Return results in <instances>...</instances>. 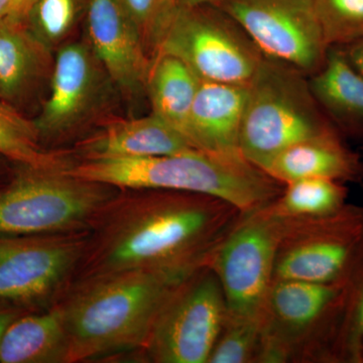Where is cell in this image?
Masks as SVG:
<instances>
[{"mask_svg": "<svg viewBox=\"0 0 363 363\" xmlns=\"http://www.w3.org/2000/svg\"><path fill=\"white\" fill-rule=\"evenodd\" d=\"M0 155L18 166L38 169L63 171L73 164L65 152L45 149L33 121L6 101H0Z\"/></svg>", "mask_w": 363, "mask_h": 363, "instance_id": "cell-22", "label": "cell"}, {"mask_svg": "<svg viewBox=\"0 0 363 363\" xmlns=\"http://www.w3.org/2000/svg\"><path fill=\"white\" fill-rule=\"evenodd\" d=\"M159 52L182 60L202 81L238 85H248L264 57L245 30L213 4L179 6Z\"/></svg>", "mask_w": 363, "mask_h": 363, "instance_id": "cell-7", "label": "cell"}, {"mask_svg": "<svg viewBox=\"0 0 363 363\" xmlns=\"http://www.w3.org/2000/svg\"><path fill=\"white\" fill-rule=\"evenodd\" d=\"M89 231L0 236V301L51 308L73 283Z\"/></svg>", "mask_w": 363, "mask_h": 363, "instance_id": "cell-11", "label": "cell"}, {"mask_svg": "<svg viewBox=\"0 0 363 363\" xmlns=\"http://www.w3.org/2000/svg\"><path fill=\"white\" fill-rule=\"evenodd\" d=\"M267 58L310 77L323 66L330 48L325 42L315 0H218Z\"/></svg>", "mask_w": 363, "mask_h": 363, "instance_id": "cell-12", "label": "cell"}, {"mask_svg": "<svg viewBox=\"0 0 363 363\" xmlns=\"http://www.w3.org/2000/svg\"><path fill=\"white\" fill-rule=\"evenodd\" d=\"M48 48L33 35L28 21L0 20V96L14 101L26 94L50 65Z\"/></svg>", "mask_w": 363, "mask_h": 363, "instance_id": "cell-20", "label": "cell"}, {"mask_svg": "<svg viewBox=\"0 0 363 363\" xmlns=\"http://www.w3.org/2000/svg\"><path fill=\"white\" fill-rule=\"evenodd\" d=\"M118 190L67 169L21 166L13 180L0 187V236L89 231Z\"/></svg>", "mask_w": 363, "mask_h": 363, "instance_id": "cell-5", "label": "cell"}, {"mask_svg": "<svg viewBox=\"0 0 363 363\" xmlns=\"http://www.w3.org/2000/svg\"><path fill=\"white\" fill-rule=\"evenodd\" d=\"M247 85L202 81L185 130L190 145L206 152H240Z\"/></svg>", "mask_w": 363, "mask_h": 363, "instance_id": "cell-16", "label": "cell"}, {"mask_svg": "<svg viewBox=\"0 0 363 363\" xmlns=\"http://www.w3.org/2000/svg\"><path fill=\"white\" fill-rule=\"evenodd\" d=\"M190 276L126 269L75 279L55 304L70 342L68 363L140 353L162 308Z\"/></svg>", "mask_w": 363, "mask_h": 363, "instance_id": "cell-2", "label": "cell"}, {"mask_svg": "<svg viewBox=\"0 0 363 363\" xmlns=\"http://www.w3.org/2000/svg\"><path fill=\"white\" fill-rule=\"evenodd\" d=\"M347 199V184L302 179L285 184L279 197L267 207L283 218H311L335 213L348 204Z\"/></svg>", "mask_w": 363, "mask_h": 363, "instance_id": "cell-23", "label": "cell"}, {"mask_svg": "<svg viewBox=\"0 0 363 363\" xmlns=\"http://www.w3.org/2000/svg\"><path fill=\"white\" fill-rule=\"evenodd\" d=\"M18 317V314L13 311H7V310L0 311V343L9 325Z\"/></svg>", "mask_w": 363, "mask_h": 363, "instance_id": "cell-31", "label": "cell"}, {"mask_svg": "<svg viewBox=\"0 0 363 363\" xmlns=\"http://www.w3.org/2000/svg\"><path fill=\"white\" fill-rule=\"evenodd\" d=\"M89 0H35L28 16L33 35L50 51L58 49L85 16Z\"/></svg>", "mask_w": 363, "mask_h": 363, "instance_id": "cell-25", "label": "cell"}, {"mask_svg": "<svg viewBox=\"0 0 363 363\" xmlns=\"http://www.w3.org/2000/svg\"><path fill=\"white\" fill-rule=\"evenodd\" d=\"M226 313L216 274L203 267L169 296L140 353L150 362L207 363Z\"/></svg>", "mask_w": 363, "mask_h": 363, "instance_id": "cell-10", "label": "cell"}, {"mask_svg": "<svg viewBox=\"0 0 363 363\" xmlns=\"http://www.w3.org/2000/svg\"><path fill=\"white\" fill-rule=\"evenodd\" d=\"M88 45L114 84L128 95L145 91L152 58L123 0H89Z\"/></svg>", "mask_w": 363, "mask_h": 363, "instance_id": "cell-14", "label": "cell"}, {"mask_svg": "<svg viewBox=\"0 0 363 363\" xmlns=\"http://www.w3.org/2000/svg\"><path fill=\"white\" fill-rule=\"evenodd\" d=\"M0 173H1V171H0Z\"/></svg>", "mask_w": 363, "mask_h": 363, "instance_id": "cell-36", "label": "cell"}, {"mask_svg": "<svg viewBox=\"0 0 363 363\" xmlns=\"http://www.w3.org/2000/svg\"><path fill=\"white\" fill-rule=\"evenodd\" d=\"M281 219L274 279L345 283L363 253V208L347 204L329 215Z\"/></svg>", "mask_w": 363, "mask_h": 363, "instance_id": "cell-8", "label": "cell"}, {"mask_svg": "<svg viewBox=\"0 0 363 363\" xmlns=\"http://www.w3.org/2000/svg\"><path fill=\"white\" fill-rule=\"evenodd\" d=\"M179 6L193 7L202 6V4H215L218 0H178Z\"/></svg>", "mask_w": 363, "mask_h": 363, "instance_id": "cell-32", "label": "cell"}, {"mask_svg": "<svg viewBox=\"0 0 363 363\" xmlns=\"http://www.w3.org/2000/svg\"><path fill=\"white\" fill-rule=\"evenodd\" d=\"M345 285L274 279L260 316L259 363L332 362Z\"/></svg>", "mask_w": 363, "mask_h": 363, "instance_id": "cell-6", "label": "cell"}, {"mask_svg": "<svg viewBox=\"0 0 363 363\" xmlns=\"http://www.w3.org/2000/svg\"><path fill=\"white\" fill-rule=\"evenodd\" d=\"M70 342L56 306L18 317L0 343L1 363H68Z\"/></svg>", "mask_w": 363, "mask_h": 363, "instance_id": "cell-19", "label": "cell"}, {"mask_svg": "<svg viewBox=\"0 0 363 363\" xmlns=\"http://www.w3.org/2000/svg\"><path fill=\"white\" fill-rule=\"evenodd\" d=\"M241 215L213 196L121 189L91 225L75 279L126 269L190 276L206 266Z\"/></svg>", "mask_w": 363, "mask_h": 363, "instance_id": "cell-1", "label": "cell"}, {"mask_svg": "<svg viewBox=\"0 0 363 363\" xmlns=\"http://www.w3.org/2000/svg\"><path fill=\"white\" fill-rule=\"evenodd\" d=\"M123 2L135 21L145 49L152 60L178 11V0H123Z\"/></svg>", "mask_w": 363, "mask_h": 363, "instance_id": "cell-28", "label": "cell"}, {"mask_svg": "<svg viewBox=\"0 0 363 363\" xmlns=\"http://www.w3.org/2000/svg\"><path fill=\"white\" fill-rule=\"evenodd\" d=\"M362 156L363 157V145L362 147ZM362 187H363V181H362Z\"/></svg>", "mask_w": 363, "mask_h": 363, "instance_id": "cell-33", "label": "cell"}, {"mask_svg": "<svg viewBox=\"0 0 363 363\" xmlns=\"http://www.w3.org/2000/svg\"><path fill=\"white\" fill-rule=\"evenodd\" d=\"M57 51L49 97L33 121L40 142L56 140L80 126L96 106L104 87L105 72L89 45L67 43Z\"/></svg>", "mask_w": 363, "mask_h": 363, "instance_id": "cell-13", "label": "cell"}, {"mask_svg": "<svg viewBox=\"0 0 363 363\" xmlns=\"http://www.w3.org/2000/svg\"><path fill=\"white\" fill-rule=\"evenodd\" d=\"M362 363H363V354H362Z\"/></svg>", "mask_w": 363, "mask_h": 363, "instance_id": "cell-35", "label": "cell"}, {"mask_svg": "<svg viewBox=\"0 0 363 363\" xmlns=\"http://www.w3.org/2000/svg\"><path fill=\"white\" fill-rule=\"evenodd\" d=\"M334 131L313 95L309 77L264 57L247 85L240 136L242 156L266 172L284 150Z\"/></svg>", "mask_w": 363, "mask_h": 363, "instance_id": "cell-4", "label": "cell"}, {"mask_svg": "<svg viewBox=\"0 0 363 363\" xmlns=\"http://www.w3.org/2000/svg\"><path fill=\"white\" fill-rule=\"evenodd\" d=\"M266 172L283 185L302 179L362 184L363 157L334 131L303 140L284 150L274 157Z\"/></svg>", "mask_w": 363, "mask_h": 363, "instance_id": "cell-17", "label": "cell"}, {"mask_svg": "<svg viewBox=\"0 0 363 363\" xmlns=\"http://www.w3.org/2000/svg\"><path fill=\"white\" fill-rule=\"evenodd\" d=\"M262 320L225 318L207 363L259 362Z\"/></svg>", "mask_w": 363, "mask_h": 363, "instance_id": "cell-26", "label": "cell"}, {"mask_svg": "<svg viewBox=\"0 0 363 363\" xmlns=\"http://www.w3.org/2000/svg\"><path fill=\"white\" fill-rule=\"evenodd\" d=\"M67 172L119 190L160 189L213 196L242 213L269 204L284 189L241 152L197 149L164 156L83 160Z\"/></svg>", "mask_w": 363, "mask_h": 363, "instance_id": "cell-3", "label": "cell"}, {"mask_svg": "<svg viewBox=\"0 0 363 363\" xmlns=\"http://www.w3.org/2000/svg\"><path fill=\"white\" fill-rule=\"evenodd\" d=\"M200 83L201 79L182 60L159 52L152 60L145 84L152 113L185 136Z\"/></svg>", "mask_w": 363, "mask_h": 363, "instance_id": "cell-21", "label": "cell"}, {"mask_svg": "<svg viewBox=\"0 0 363 363\" xmlns=\"http://www.w3.org/2000/svg\"><path fill=\"white\" fill-rule=\"evenodd\" d=\"M318 105L344 140L363 145V76L340 47H332L323 66L309 77Z\"/></svg>", "mask_w": 363, "mask_h": 363, "instance_id": "cell-18", "label": "cell"}, {"mask_svg": "<svg viewBox=\"0 0 363 363\" xmlns=\"http://www.w3.org/2000/svg\"><path fill=\"white\" fill-rule=\"evenodd\" d=\"M281 219L266 206L242 213L208 260L225 297L226 316L260 319L274 279Z\"/></svg>", "mask_w": 363, "mask_h": 363, "instance_id": "cell-9", "label": "cell"}, {"mask_svg": "<svg viewBox=\"0 0 363 363\" xmlns=\"http://www.w3.org/2000/svg\"><path fill=\"white\" fill-rule=\"evenodd\" d=\"M340 48L351 65L363 76V39Z\"/></svg>", "mask_w": 363, "mask_h": 363, "instance_id": "cell-30", "label": "cell"}, {"mask_svg": "<svg viewBox=\"0 0 363 363\" xmlns=\"http://www.w3.org/2000/svg\"><path fill=\"white\" fill-rule=\"evenodd\" d=\"M193 149L185 136L152 113L112 118L77 145L83 160L164 156Z\"/></svg>", "mask_w": 363, "mask_h": 363, "instance_id": "cell-15", "label": "cell"}, {"mask_svg": "<svg viewBox=\"0 0 363 363\" xmlns=\"http://www.w3.org/2000/svg\"><path fill=\"white\" fill-rule=\"evenodd\" d=\"M35 0H0V20L1 18H21L28 20V13Z\"/></svg>", "mask_w": 363, "mask_h": 363, "instance_id": "cell-29", "label": "cell"}, {"mask_svg": "<svg viewBox=\"0 0 363 363\" xmlns=\"http://www.w3.org/2000/svg\"><path fill=\"white\" fill-rule=\"evenodd\" d=\"M363 253L346 281L345 295L332 363H362Z\"/></svg>", "mask_w": 363, "mask_h": 363, "instance_id": "cell-24", "label": "cell"}, {"mask_svg": "<svg viewBox=\"0 0 363 363\" xmlns=\"http://www.w3.org/2000/svg\"><path fill=\"white\" fill-rule=\"evenodd\" d=\"M315 7L329 48L363 39V0H315Z\"/></svg>", "mask_w": 363, "mask_h": 363, "instance_id": "cell-27", "label": "cell"}, {"mask_svg": "<svg viewBox=\"0 0 363 363\" xmlns=\"http://www.w3.org/2000/svg\"><path fill=\"white\" fill-rule=\"evenodd\" d=\"M0 101H4V100L2 99L1 96H0Z\"/></svg>", "mask_w": 363, "mask_h": 363, "instance_id": "cell-34", "label": "cell"}]
</instances>
